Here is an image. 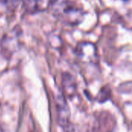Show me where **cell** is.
Wrapping results in <instances>:
<instances>
[{
  "label": "cell",
  "instance_id": "cell-2",
  "mask_svg": "<svg viewBox=\"0 0 132 132\" xmlns=\"http://www.w3.org/2000/svg\"><path fill=\"white\" fill-rule=\"evenodd\" d=\"M19 45V35L17 31H12L7 34L1 40L0 49L2 52L7 56L12 54L18 49Z\"/></svg>",
  "mask_w": 132,
  "mask_h": 132
},
{
  "label": "cell",
  "instance_id": "cell-4",
  "mask_svg": "<svg viewBox=\"0 0 132 132\" xmlns=\"http://www.w3.org/2000/svg\"><path fill=\"white\" fill-rule=\"evenodd\" d=\"M78 57L82 60H94L97 57V50L94 44L90 43H80L76 48Z\"/></svg>",
  "mask_w": 132,
  "mask_h": 132
},
{
  "label": "cell",
  "instance_id": "cell-3",
  "mask_svg": "<svg viewBox=\"0 0 132 132\" xmlns=\"http://www.w3.org/2000/svg\"><path fill=\"white\" fill-rule=\"evenodd\" d=\"M53 0H22V7L26 12L34 14L50 9Z\"/></svg>",
  "mask_w": 132,
  "mask_h": 132
},
{
  "label": "cell",
  "instance_id": "cell-1",
  "mask_svg": "<svg viewBox=\"0 0 132 132\" xmlns=\"http://www.w3.org/2000/svg\"><path fill=\"white\" fill-rule=\"evenodd\" d=\"M50 9L55 18L70 26L80 25L86 14L77 0H53Z\"/></svg>",
  "mask_w": 132,
  "mask_h": 132
},
{
  "label": "cell",
  "instance_id": "cell-5",
  "mask_svg": "<svg viewBox=\"0 0 132 132\" xmlns=\"http://www.w3.org/2000/svg\"><path fill=\"white\" fill-rule=\"evenodd\" d=\"M16 0H0V3L8 8H12Z\"/></svg>",
  "mask_w": 132,
  "mask_h": 132
}]
</instances>
